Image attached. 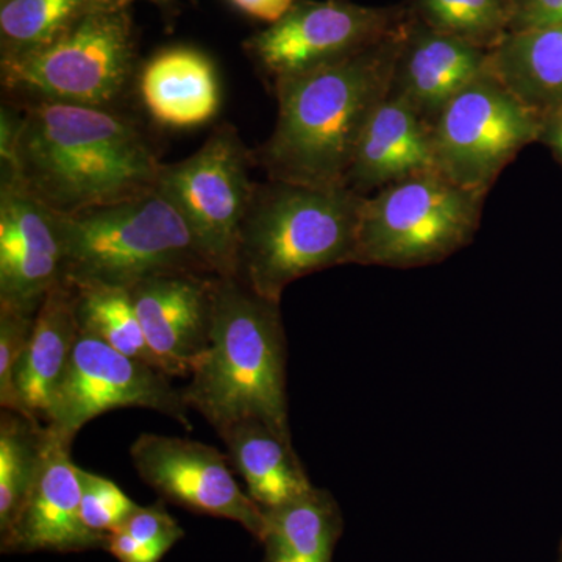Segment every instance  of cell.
I'll return each mask as SVG.
<instances>
[{
  "instance_id": "obj_6",
  "label": "cell",
  "mask_w": 562,
  "mask_h": 562,
  "mask_svg": "<svg viewBox=\"0 0 562 562\" xmlns=\"http://www.w3.org/2000/svg\"><path fill=\"white\" fill-rule=\"evenodd\" d=\"M138 69L128 9L92 11L46 46L0 57L3 91L14 105L55 102L120 109Z\"/></svg>"
},
{
  "instance_id": "obj_20",
  "label": "cell",
  "mask_w": 562,
  "mask_h": 562,
  "mask_svg": "<svg viewBox=\"0 0 562 562\" xmlns=\"http://www.w3.org/2000/svg\"><path fill=\"white\" fill-rule=\"evenodd\" d=\"M247 494L261 509L279 508L313 490L294 446L260 420H243L220 432Z\"/></svg>"
},
{
  "instance_id": "obj_35",
  "label": "cell",
  "mask_w": 562,
  "mask_h": 562,
  "mask_svg": "<svg viewBox=\"0 0 562 562\" xmlns=\"http://www.w3.org/2000/svg\"><path fill=\"white\" fill-rule=\"evenodd\" d=\"M561 562H562V546H561Z\"/></svg>"
},
{
  "instance_id": "obj_4",
  "label": "cell",
  "mask_w": 562,
  "mask_h": 562,
  "mask_svg": "<svg viewBox=\"0 0 562 562\" xmlns=\"http://www.w3.org/2000/svg\"><path fill=\"white\" fill-rule=\"evenodd\" d=\"M366 198L347 187L255 184L239 233L236 279L280 303L295 280L355 262Z\"/></svg>"
},
{
  "instance_id": "obj_11",
  "label": "cell",
  "mask_w": 562,
  "mask_h": 562,
  "mask_svg": "<svg viewBox=\"0 0 562 562\" xmlns=\"http://www.w3.org/2000/svg\"><path fill=\"white\" fill-rule=\"evenodd\" d=\"M169 379L160 369L80 331L44 425L72 446L95 417L117 408H144L172 417L192 431L190 408Z\"/></svg>"
},
{
  "instance_id": "obj_21",
  "label": "cell",
  "mask_w": 562,
  "mask_h": 562,
  "mask_svg": "<svg viewBox=\"0 0 562 562\" xmlns=\"http://www.w3.org/2000/svg\"><path fill=\"white\" fill-rule=\"evenodd\" d=\"M490 70L538 113L560 105L562 24L506 33L490 50Z\"/></svg>"
},
{
  "instance_id": "obj_16",
  "label": "cell",
  "mask_w": 562,
  "mask_h": 562,
  "mask_svg": "<svg viewBox=\"0 0 562 562\" xmlns=\"http://www.w3.org/2000/svg\"><path fill=\"white\" fill-rule=\"evenodd\" d=\"M487 69L490 50L435 31L409 13L391 91L432 127L447 103Z\"/></svg>"
},
{
  "instance_id": "obj_9",
  "label": "cell",
  "mask_w": 562,
  "mask_h": 562,
  "mask_svg": "<svg viewBox=\"0 0 562 562\" xmlns=\"http://www.w3.org/2000/svg\"><path fill=\"white\" fill-rule=\"evenodd\" d=\"M541 132L525 105L490 69L447 103L432 124L438 171L468 190L490 192L506 166Z\"/></svg>"
},
{
  "instance_id": "obj_19",
  "label": "cell",
  "mask_w": 562,
  "mask_h": 562,
  "mask_svg": "<svg viewBox=\"0 0 562 562\" xmlns=\"http://www.w3.org/2000/svg\"><path fill=\"white\" fill-rule=\"evenodd\" d=\"M79 335L76 288L63 280L41 303L16 372L18 394L25 413L43 424Z\"/></svg>"
},
{
  "instance_id": "obj_30",
  "label": "cell",
  "mask_w": 562,
  "mask_h": 562,
  "mask_svg": "<svg viewBox=\"0 0 562 562\" xmlns=\"http://www.w3.org/2000/svg\"><path fill=\"white\" fill-rule=\"evenodd\" d=\"M562 24V0H513L509 32Z\"/></svg>"
},
{
  "instance_id": "obj_26",
  "label": "cell",
  "mask_w": 562,
  "mask_h": 562,
  "mask_svg": "<svg viewBox=\"0 0 562 562\" xmlns=\"http://www.w3.org/2000/svg\"><path fill=\"white\" fill-rule=\"evenodd\" d=\"M403 5L428 27L486 50L512 25L513 0H403Z\"/></svg>"
},
{
  "instance_id": "obj_17",
  "label": "cell",
  "mask_w": 562,
  "mask_h": 562,
  "mask_svg": "<svg viewBox=\"0 0 562 562\" xmlns=\"http://www.w3.org/2000/svg\"><path fill=\"white\" fill-rule=\"evenodd\" d=\"M436 169L431 125L390 91L362 132L346 187L372 195L395 181Z\"/></svg>"
},
{
  "instance_id": "obj_8",
  "label": "cell",
  "mask_w": 562,
  "mask_h": 562,
  "mask_svg": "<svg viewBox=\"0 0 562 562\" xmlns=\"http://www.w3.org/2000/svg\"><path fill=\"white\" fill-rule=\"evenodd\" d=\"M254 150L232 124L217 125L201 149L184 160L161 162L155 190L176 206L211 268L235 277L244 217L257 181L250 179Z\"/></svg>"
},
{
  "instance_id": "obj_29",
  "label": "cell",
  "mask_w": 562,
  "mask_h": 562,
  "mask_svg": "<svg viewBox=\"0 0 562 562\" xmlns=\"http://www.w3.org/2000/svg\"><path fill=\"white\" fill-rule=\"evenodd\" d=\"M122 530L146 546H168L171 549L184 536L183 528L168 513L161 498L154 505L140 506Z\"/></svg>"
},
{
  "instance_id": "obj_28",
  "label": "cell",
  "mask_w": 562,
  "mask_h": 562,
  "mask_svg": "<svg viewBox=\"0 0 562 562\" xmlns=\"http://www.w3.org/2000/svg\"><path fill=\"white\" fill-rule=\"evenodd\" d=\"M35 316L0 306V406L2 409L27 414L18 394L16 372L31 338Z\"/></svg>"
},
{
  "instance_id": "obj_34",
  "label": "cell",
  "mask_w": 562,
  "mask_h": 562,
  "mask_svg": "<svg viewBox=\"0 0 562 562\" xmlns=\"http://www.w3.org/2000/svg\"><path fill=\"white\" fill-rule=\"evenodd\" d=\"M136 0H101L105 9H128ZM149 2L157 3V5H169L173 0H149Z\"/></svg>"
},
{
  "instance_id": "obj_5",
  "label": "cell",
  "mask_w": 562,
  "mask_h": 562,
  "mask_svg": "<svg viewBox=\"0 0 562 562\" xmlns=\"http://www.w3.org/2000/svg\"><path fill=\"white\" fill-rule=\"evenodd\" d=\"M65 280L132 290L168 273L216 276L190 225L157 190L76 214H60ZM220 277V276H217Z\"/></svg>"
},
{
  "instance_id": "obj_13",
  "label": "cell",
  "mask_w": 562,
  "mask_h": 562,
  "mask_svg": "<svg viewBox=\"0 0 562 562\" xmlns=\"http://www.w3.org/2000/svg\"><path fill=\"white\" fill-rule=\"evenodd\" d=\"M65 280L60 214L32 194L13 173L0 183V306L38 313Z\"/></svg>"
},
{
  "instance_id": "obj_33",
  "label": "cell",
  "mask_w": 562,
  "mask_h": 562,
  "mask_svg": "<svg viewBox=\"0 0 562 562\" xmlns=\"http://www.w3.org/2000/svg\"><path fill=\"white\" fill-rule=\"evenodd\" d=\"M538 143L546 144L562 166V103L541 113Z\"/></svg>"
},
{
  "instance_id": "obj_22",
  "label": "cell",
  "mask_w": 562,
  "mask_h": 562,
  "mask_svg": "<svg viewBox=\"0 0 562 562\" xmlns=\"http://www.w3.org/2000/svg\"><path fill=\"white\" fill-rule=\"evenodd\" d=\"M266 513L262 562H331L344 531L341 509L330 492L313 487Z\"/></svg>"
},
{
  "instance_id": "obj_25",
  "label": "cell",
  "mask_w": 562,
  "mask_h": 562,
  "mask_svg": "<svg viewBox=\"0 0 562 562\" xmlns=\"http://www.w3.org/2000/svg\"><path fill=\"white\" fill-rule=\"evenodd\" d=\"M103 9L101 0H0V57L40 49Z\"/></svg>"
},
{
  "instance_id": "obj_32",
  "label": "cell",
  "mask_w": 562,
  "mask_h": 562,
  "mask_svg": "<svg viewBox=\"0 0 562 562\" xmlns=\"http://www.w3.org/2000/svg\"><path fill=\"white\" fill-rule=\"evenodd\" d=\"M228 2L247 16L271 25L281 20L297 0H228Z\"/></svg>"
},
{
  "instance_id": "obj_2",
  "label": "cell",
  "mask_w": 562,
  "mask_h": 562,
  "mask_svg": "<svg viewBox=\"0 0 562 562\" xmlns=\"http://www.w3.org/2000/svg\"><path fill=\"white\" fill-rule=\"evenodd\" d=\"M408 21L371 49L273 85L276 127L254 150L268 180L346 187L362 132L390 94Z\"/></svg>"
},
{
  "instance_id": "obj_24",
  "label": "cell",
  "mask_w": 562,
  "mask_h": 562,
  "mask_svg": "<svg viewBox=\"0 0 562 562\" xmlns=\"http://www.w3.org/2000/svg\"><path fill=\"white\" fill-rule=\"evenodd\" d=\"M74 286V284H72ZM76 288V316L79 330L95 336L121 353L160 369L136 314L131 290L105 284Z\"/></svg>"
},
{
  "instance_id": "obj_31",
  "label": "cell",
  "mask_w": 562,
  "mask_h": 562,
  "mask_svg": "<svg viewBox=\"0 0 562 562\" xmlns=\"http://www.w3.org/2000/svg\"><path fill=\"white\" fill-rule=\"evenodd\" d=\"M103 550L113 554L120 562H160L166 553L171 552V547L146 546L135 541L124 530H117L106 536Z\"/></svg>"
},
{
  "instance_id": "obj_27",
  "label": "cell",
  "mask_w": 562,
  "mask_h": 562,
  "mask_svg": "<svg viewBox=\"0 0 562 562\" xmlns=\"http://www.w3.org/2000/svg\"><path fill=\"white\" fill-rule=\"evenodd\" d=\"M81 492V519L91 531L109 536L122 530L140 506L116 483L76 465Z\"/></svg>"
},
{
  "instance_id": "obj_18",
  "label": "cell",
  "mask_w": 562,
  "mask_h": 562,
  "mask_svg": "<svg viewBox=\"0 0 562 562\" xmlns=\"http://www.w3.org/2000/svg\"><path fill=\"white\" fill-rule=\"evenodd\" d=\"M136 90L155 124L176 131L209 124L220 113V74L209 55L188 46L157 52L139 66Z\"/></svg>"
},
{
  "instance_id": "obj_10",
  "label": "cell",
  "mask_w": 562,
  "mask_h": 562,
  "mask_svg": "<svg viewBox=\"0 0 562 562\" xmlns=\"http://www.w3.org/2000/svg\"><path fill=\"white\" fill-rule=\"evenodd\" d=\"M403 3L369 7L349 0H297L281 20L243 47L268 85L355 57L408 21Z\"/></svg>"
},
{
  "instance_id": "obj_15",
  "label": "cell",
  "mask_w": 562,
  "mask_h": 562,
  "mask_svg": "<svg viewBox=\"0 0 562 562\" xmlns=\"http://www.w3.org/2000/svg\"><path fill=\"white\" fill-rule=\"evenodd\" d=\"M47 428V427H46ZM38 482L13 525L0 535L2 553H80L105 547L106 536L81 519V492L70 443L47 428Z\"/></svg>"
},
{
  "instance_id": "obj_7",
  "label": "cell",
  "mask_w": 562,
  "mask_h": 562,
  "mask_svg": "<svg viewBox=\"0 0 562 562\" xmlns=\"http://www.w3.org/2000/svg\"><path fill=\"white\" fill-rule=\"evenodd\" d=\"M486 195L438 169L387 184L362 205L355 265L412 269L447 260L472 243Z\"/></svg>"
},
{
  "instance_id": "obj_23",
  "label": "cell",
  "mask_w": 562,
  "mask_h": 562,
  "mask_svg": "<svg viewBox=\"0 0 562 562\" xmlns=\"http://www.w3.org/2000/svg\"><path fill=\"white\" fill-rule=\"evenodd\" d=\"M47 428L27 414L0 413V535L27 502L46 457Z\"/></svg>"
},
{
  "instance_id": "obj_1",
  "label": "cell",
  "mask_w": 562,
  "mask_h": 562,
  "mask_svg": "<svg viewBox=\"0 0 562 562\" xmlns=\"http://www.w3.org/2000/svg\"><path fill=\"white\" fill-rule=\"evenodd\" d=\"M16 106L20 127L11 149L0 155L2 172L13 173L58 214L128 201L157 187V149L143 125L120 109Z\"/></svg>"
},
{
  "instance_id": "obj_14",
  "label": "cell",
  "mask_w": 562,
  "mask_h": 562,
  "mask_svg": "<svg viewBox=\"0 0 562 562\" xmlns=\"http://www.w3.org/2000/svg\"><path fill=\"white\" fill-rule=\"evenodd\" d=\"M216 277L168 273L132 288L140 327L166 375L190 376L209 350Z\"/></svg>"
},
{
  "instance_id": "obj_3",
  "label": "cell",
  "mask_w": 562,
  "mask_h": 562,
  "mask_svg": "<svg viewBox=\"0 0 562 562\" xmlns=\"http://www.w3.org/2000/svg\"><path fill=\"white\" fill-rule=\"evenodd\" d=\"M286 357L280 303L236 277H216L210 347L181 394L217 435L251 419L292 442Z\"/></svg>"
},
{
  "instance_id": "obj_12",
  "label": "cell",
  "mask_w": 562,
  "mask_h": 562,
  "mask_svg": "<svg viewBox=\"0 0 562 562\" xmlns=\"http://www.w3.org/2000/svg\"><path fill=\"white\" fill-rule=\"evenodd\" d=\"M133 468L161 501L241 525L258 542L266 513L236 483L231 458L192 439L143 432L131 447Z\"/></svg>"
}]
</instances>
